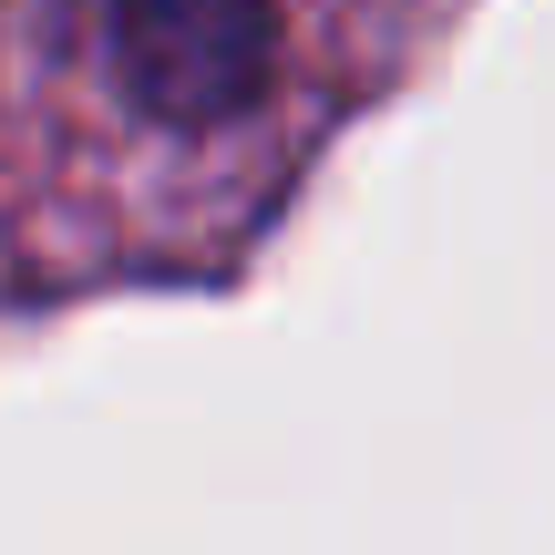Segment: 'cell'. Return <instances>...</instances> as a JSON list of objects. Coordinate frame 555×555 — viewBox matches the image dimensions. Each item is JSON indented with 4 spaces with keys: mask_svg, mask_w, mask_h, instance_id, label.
Returning a JSON list of instances; mask_svg holds the SVG:
<instances>
[{
    "mask_svg": "<svg viewBox=\"0 0 555 555\" xmlns=\"http://www.w3.org/2000/svg\"><path fill=\"white\" fill-rule=\"evenodd\" d=\"M114 21V73L176 134L258 114L278 73V0H103Z\"/></svg>",
    "mask_w": 555,
    "mask_h": 555,
    "instance_id": "cell-1",
    "label": "cell"
}]
</instances>
